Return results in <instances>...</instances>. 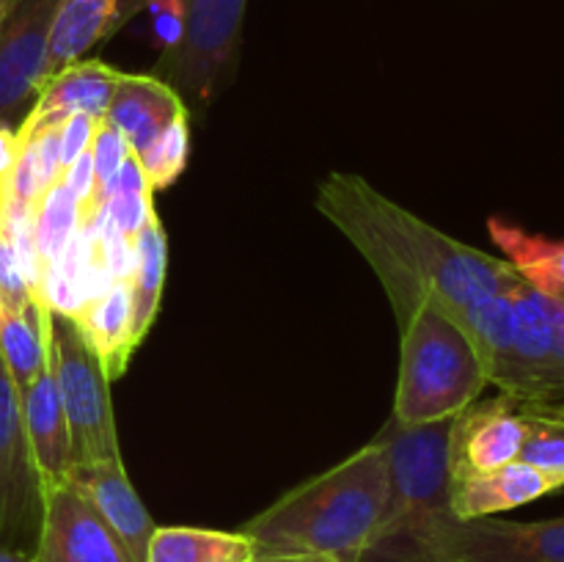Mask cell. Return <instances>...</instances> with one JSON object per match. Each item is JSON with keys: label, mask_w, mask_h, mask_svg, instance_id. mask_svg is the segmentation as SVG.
<instances>
[{"label": "cell", "mask_w": 564, "mask_h": 562, "mask_svg": "<svg viewBox=\"0 0 564 562\" xmlns=\"http://www.w3.org/2000/svg\"><path fill=\"white\" fill-rule=\"evenodd\" d=\"M50 361L55 369L61 406L69 428L72 463L113 461L121 457L116 435L110 380L105 378L91 347L77 334L72 317L50 320Z\"/></svg>", "instance_id": "7"}, {"label": "cell", "mask_w": 564, "mask_h": 562, "mask_svg": "<svg viewBox=\"0 0 564 562\" xmlns=\"http://www.w3.org/2000/svg\"><path fill=\"white\" fill-rule=\"evenodd\" d=\"M77 231V202L66 187L64 176L47 187L42 198L33 204V242L39 253V273H47Z\"/></svg>", "instance_id": "25"}, {"label": "cell", "mask_w": 564, "mask_h": 562, "mask_svg": "<svg viewBox=\"0 0 564 562\" xmlns=\"http://www.w3.org/2000/svg\"><path fill=\"white\" fill-rule=\"evenodd\" d=\"M389 468L378 441H369L328 472L286 490L253 516L242 532L259 554H312L364 562L389 512Z\"/></svg>", "instance_id": "2"}, {"label": "cell", "mask_w": 564, "mask_h": 562, "mask_svg": "<svg viewBox=\"0 0 564 562\" xmlns=\"http://www.w3.org/2000/svg\"><path fill=\"white\" fill-rule=\"evenodd\" d=\"M488 231L516 273L549 301L564 303V240L534 235L505 218H490Z\"/></svg>", "instance_id": "19"}, {"label": "cell", "mask_w": 564, "mask_h": 562, "mask_svg": "<svg viewBox=\"0 0 564 562\" xmlns=\"http://www.w3.org/2000/svg\"><path fill=\"white\" fill-rule=\"evenodd\" d=\"M64 483L72 485L102 521L119 534L135 562H147V549L158 523L143 507L141 496L132 488L121 457L94 463H72L64 474Z\"/></svg>", "instance_id": "13"}, {"label": "cell", "mask_w": 564, "mask_h": 562, "mask_svg": "<svg viewBox=\"0 0 564 562\" xmlns=\"http://www.w3.org/2000/svg\"><path fill=\"white\" fill-rule=\"evenodd\" d=\"M182 42L160 55L149 75L180 94L191 119H204L237 69L248 0H182Z\"/></svg>", "instance_id": "5"}, {"label": "cell", "mask_w": 564, "mask_h": 562, "mask_svg": "<svg viewBox=\"0 0 564 562\" xmlns=\"http://www.w3.org/2000/svg\"><path fill=\"white\" fill-rule=\"evenodd\" d=\"M191 158V114H180L154 138L152 147L141 154V165L152 191H165L180 180Z\"/></svg>", "instance_id": "26"}, {"label": "cell", "mask_w": 564, "mask_h": 562, "mask_svg": "<svg viewBox=\"0 0 564 562\" xmlns=\"http://www.w3.org/2000/svg\"><path fill=\"white\" fill-rule=\"evenodd\" d=\"M130 154V143L127 138L116 130L113 125H108L105 119L97 121V130H94L91 141V163H94V204H97L99 213L108 209L110 193H113V182L119 176L121 163Z\"/></svg>", "instance_id": "27"}, {"label": "cell", "mask_w": 564, "mask_h": 562, "mask_svg": "<svg viewBox=\"0 0 564 562\" xmlns=\"http://www.w3.org/2000/svg\"><path fill=\"white\" fill-rule=\"evenodd\" d=\"M0 303H3V312H25L33 306L31 292L22 279L14 242H11L9 224H6L3 191H0Z\"/></svg>", "instance_id": "28"}, {"label": "cell", "mask_w": 564, "mask_h": 562, "mask_svg": "<svg viewBox=\"0 0 564 562\" xmlns=\"http://www.w3.org/2000/svg\"><path fill=\"white\" fill-rule=\"evenodd\" d=\"M17 154H20V143H17V130L11 125H0V176H6L14 165Z\"/></svg>", "instance_id": "32"}, {"label": "cell", "mask_w": 564, "mask_h": 562, "mask_svg": "<svg viewBox=\"0 0 564 562\" xmlns=\"http://www.w3.org/2000/svg\"><path fill=\"white\" fill-rule=\"evenodd\" d=\"M143 11L152 14V36L160 55L171 53L182 42V33H185V9H182V0H149Z\"/></svg>", "instance_id": "29"}, {"label": "cell", "mask_w": 564, "mask_h": 562, "mask_svg": "<svg viewBox=\"0 0 564 562\" xmlns=\"http://www.w3.org/2000/svg\"><path fill=\"white\" fill-rule=\"evenodd\" d=\"M0 314H3V303H0Z\"/></svg>", "instance_id": "37"}, {"label": "cell", "mask_w": 564, "mask_h": 562, "mask_svg": "<svg viewBox=\"0 0 564 562\" xmlns=\"http://www.w3.org/2000/svg\"><path fill=\"white\" fill-rule=\"evenodd\" d=\"M50 320L47 301H36L25 312L0 314V356L17 389H25L47 361Z\"/></svg>", "instance_id": "23"}, {"label": "cell", "mask_w": 564, "mask_h": 562, "mask_svg": "<svg viewBox=\"0 0 564 562\" xmlns=\"http://www.w3.org/2000/svg\"><path fill=\"white\" fill-rule=\"evenodd\" d=\"M33 562H135L119 534L72 485L44 488V523Z\"/></svg>", "instance_id": "11"}, {"label": "cell", "mask_w": 564, "mask_h": 562, "mask_svg": "<svg viewBox=\"0 0 564 562\" xmlns=\"http://www.w3.org/2000/svg\"><path fill=\"white\" fill-rule=\"evenodd\" d=\"M560 488L562 485L540 468L523 461H512L494 472L452 477L449 507L452 516L460 521H474V518H490L496 512L516 510V507L543 499Z\"/></svg>", "instance_id": "15"}, {"label": "cell", "mask_w": 564, "mask_h": 562, "mask_svg": "<svg viewBox=\"0 0 564 562\" xmlns=\"http://www.w3.org/2000/svg\"><path fill=\"white\" fill-rule=\"evenodd\" d=\"M14 6H17V0H0V31H3L6 20H9V17H11Z\"/></svg>", "instance_id": "35"}, {"label": "cell", "mask_w": 564, "mask_h": 562, "mask_svg": "<svg viewBox=\"0 0 564 562\" xmlns=\"http://www.w3.org/2000/svg\"><path fill=\"white\" fill-rule=\"evenodd\" d=\"M61 0H17L0 31V125L36 99L47 77V47Z\"/></svg>", "instance_id": "10"}, {"label": "cell", "mask_w": 564, "mask_h": 562, "mask_svg": "<svg viewBox=\"0 0 564 562\" xmlns=\"http://www.w3.org/2000/svg\"><path fill=\"white\" fill-rule=\"evenodd\" d=\"M147 3H149V0H119V9H116L113 25H110V31H108V39H113L116 33H119L121 28L127 25V22H132V20H135V17L141 14L143 9H147ZM108 39H105V42H108Z\"/></svg>", "instance_id": "33"}, {"label": "cell", "mask_w": 564, "mask_h": 562, "mask_svg": "<svg viewBox=\"0 0 564 562\" xmlns=\"http://www.w3.org/2000/svg\"><path fill=\"white\" fill-rule=\"evenodd\" d=\"M191 114L180 94L154 75H127L121 72L116 91L110 97L105 121L127 138L135 158H141L154 138L165 130L174 116Z\"/></svg>", "instance_id": "18"}, {"label": "cell", "mask_w": 564, "mask_h": 562, "mask_svg": "<svg viewBox=\"0 0 564 562\" xmlns=\"http://www.w3.org/2000/svg\"><path fill=\"white\" fill-rule=\"evenodd\" d=\"M77 334L97 356L105 378L119 380L135 353L132 339V287L130 279L110 281L99 295L88 298L72 317Z\"/></svg>", "instance_id": "17"}, {"label": "cell", "mask_w": 564, "mask_h": 562, "mask_svg": "<svg viewBox=\"0 0 564 562\" xmlns=\"http://www.w3.org/2000/svg\"><path fill=\"white\" fill-rule=\"evenodd\" d=\"M512 320L501 350L488 364V383L518 402H562L564 389L554 364V339L545 301L527 281L510 292Z\"/></svg>", "instance_id": "9"}, {"label": "cell", "mask_w": 564, "mask_h": 562, "mask_svg": "<svg viewBox=\"0 0 564 562\" xmlns=\"http://www.w3.org/2000/svg\"><path fill=\"white\" fill-rule=\"evenodd\" d=\"M545 301V312H549L551 320V339H554V364H556V372H560L562 380V389H564V303Z\"/></svg>", "instance_id": "31"}, {"label": "cell", "mask_w": 564, "mask_h": 562, "mask_svg": "<svg viewBox=\"0 0 564 562\" xmlns=\"http://www.w3.org/2000/svg\"><path fill=\"white\" fill-rule=\"evenodd\" d=\"M44 523V483L22 422L20 389L0 356V549L36 554Z\"/></svg>", "instance_id": "8"}, {"label": "cell", "mask_w": 564, "mask_h": 562, "mask_svg": "<svg viewBox=\"0 0 564 562\" xmlns=\"http://www.w3.org/2000/svg\"><path fill=\"white\" fill-rule=\"evenodd\" d=\"M20 402L22 422H25L33 461H36L39 474H42L44 488L64 483L66 468L72 466V446L58 383H55V369L53 361H50V345L44 367L39 369V375L25 389H20Z\"/></svg>", "instance_id": "16"}, {"label": "cell", "mask_w": 564, "mask_h": 562, "mask_svg": "<svg viewBox=\"0 0 564 562\" xmlns=\"http://www.w3.org/2000/svg\"><path fill=\"white\" fill-rule=\"evenodd\" d=\"M251 562H336L328 556H312V554H257Z\"/></svg>", "instance_id": "34"}, {"label": "cell", "mask_w": 564, "mask_h": 562, "mask_svg": "<svg viewBox=\"0 0 564 562\" xmlns=\"http://www.w3.org/2000/svg\"><path fill=\"white\" fill-rule=\"evenodd\" d=\"M317 209L367 259L397 323L427 298L460 314L521 281L507 259L490 257L391 202L364 176L334 171L317 191Z\"/></svg>", "instance_id": "1"}, {"label": "cell", "mask_w": 564, "mask_h": 562, "mask_svg": "<svg viewBox=\"0 0 564 562\" xmlns=\"http://www.w3.org/2000/svg\"><path fill=\"white\" fill-rule=\"evenodd\" d=\"M488 375L455 312L438 298L419 303L400 323V380L394 413L402 424L452 419L479 400Z\"/></svg>", "instance_id": "3"}, {"label": "cell", "mask_w": 564, "mask_h": 562, "mask_svg": "<svg viewBox=\"0 0 564 562\" xmlns=\"http://www.w3.org/2000/svg\"><path fill=\"white\" fill-rule=\"evenodd\" d=\"M523 446V422L518 400L499 395L477 400L460 411L452 424V477L494 472L518 461Z\"/></svg>", "instance_id": "12"}, {"label": "cell", "mask_w": 564, "mask_h": 562, "mask_svg": "<svg viewBox=\"0 0 564 562\" xmlns=\"http://www.w3.org/2000/svg\"><path fill=\"white\" fill-rule=\"evenodd\" d=\"M121 72L97 58H80L44 80L36 99L17 127V143H25L42 127L61 125L72 114H88L105 119L110 97Z\"/></svg>", "instance_id": "14"}, {"label": "cell", "mask_w": 564, "mask_h": 562, "mask_svg": "<svg viewBox=\"0 0 564 562\" xmlns=\"http://www.w3.org/2000/svg\"><path fill=\"white\" fill-rule=\"evenodd\" d=\"M259 554L246 532L202 527H154L147 562H251Z\"/></svg>", "instance_id": "20"}, {"label": "cell", "mask_w": 564, "mask_h": 562, "mask_svg": "<svg viewBox=\"0 0 564 562\" xmlns=\"http://www.w3.org/2000/svg\"><path fill=\"white\" fill-rule=\"evenodd\" d=\"M116 9H119V0H61L53 33H50L47 69H44L47 77L80 61L94 44L105 42L113 25Z\"/></svg>", "instance_id": "21"}, {"label": "cell", "mask_w": 564, "mask_h": 562, "mask_svg": "<svg viewBox=\"0 0 564 562\" xmlns=\"http://www.w3.org/2000/svg\"><path fill=\"white\" fill-rule=\"evenodd\" d=\"M523 422V446L518 461L540 468L564 488V400L518 402Z\"/></svg>", "instance_id": "24"}, {"label": "cell", "mask_w": 564, "mask_h": 562, "mask_svg": "<svg viewBox=\"0 0 564 562\" xmlns=\"http://www.w3.org/2000/svg\"><path fill=\"white\" fill-rule=\"evenodd\" d=\"M97 121L99 119H94V116L88 114L66 116L64 125H61V174H64L80 154H86L88 149H91Z\"/></svg>", "instance_id": "30"}, {"label": "cell", "mask_w": 564, "mask_h": 562, "mask_svg": "<svg viewBox=\"0 0 564 562\" xmlns=\"http://www.w3.org/2000/svg\"><path fill=\"white\" fill-rule=\"evenodd\" d=\"M0 562H33V560L31 556H22V554H14V551L0 549Z\"/></svg>", "instance_id": "36"}, {"label": "cell", "mask_w": 564, "mask_h": 562, "mask_svg": "<svg viewBox=\"0 0 564 562\" xmlns=\"http://www.w3.org/2000/svg\"><path fill=\"white\" fill-rule=\"evenodd\" d=\"M391 554L400 562H564V518L499 521L490 516L460 521L449 516L391 543Z\"/></svg>", "instance_id": "6"}, {"label": "cell", "mask_w": 564, "mask_h": 562, "mask_svg": "<svg viewBox=\"0 0 564 562\" xmlns=\"http://www.w3.org/2000/svg\"><path fill=\"white\" fill-rule=\"evenodd\" d=\"M132 251H135V268H132L130 275L132 339H135V345H141L149 331H152L154 320H158L160 298H163L165 287V270H169V237H165L158 213L138 231Z\"/></svg>", "instance_id": "22"}, {"label": "cell", "mask_w": 564, "mask_h": 562, "mask_svg": "<svg viewBox=\"0 0 564 562\" xmlns=\"http://www.w3.org/2000/svg\"><path fill=\"white\" fill-rule=\"evenodd\" d=\"M452 419L424 424H402L389 419L378 433L389 468V512L380 527L378 543H400L452 516Z\"/></svg>", "instance_id": "4"}]
</instances>
